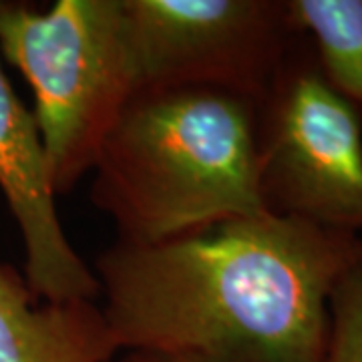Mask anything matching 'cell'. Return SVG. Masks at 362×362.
Segmentation results:
<instances>
[{
	"label": "cell",
	"mask_w": 362,
	"mask_h": 362,
	"mask_svg": "<svg viewBox=\"0 0 362 362\" xmlns=\"http://www.w3.org/2000/svg\"><path fill=\"white\" fill-rule=\"evenodd\" d=\"M256 117V101L226 90L137 93L95 161L93 206L141 246L266 211Z\"/></svg>",
	"instance_id": "cell-2"
},
{
	"label": "cell",
	"mask_w": 362,
	"mask_h": 362,
	"mask_svg": "<svg viewBox=\"0 0 362 362\" xmlns=\"http://www.w3.org/2000/svg\"><path fill=\"white\" fill-rule=\"evenodd\" d=\"M0 59L30 85L52 189L69 194L139 93L123 0H0Z\"/></svg>",
	"instance_id": "cell-3"
},
{
	"label": "cell",
	"mask_w": 362,
	"mask_h": 362,
	"mask_svg": "<svg viewBox=\"0 0 362 362\" xmlns=\"http://www.w3.org/2000/svg\"><path fill=\"white\" fill-rule=\"evenodd\" d=\"M119 352L97 300L40 302L0 264V362H111Z\"/></svg>",
	"instance_id": "cell-7"
},
{
	"label": "cell",
	"mask_w": 362,
	"mask_h": 362,
	"mask_svg": "<svg viewBox=\"0 0 362 362\" xmlns=\"http://www.w3.org/2000/svg\"><path fill=\"white\" fill-rule=\"evenodd\" d=\"M141 90L204 87L259 103L294 35L284 0H123Z\"/></svg>",
	"instance_id": "cell-5"
},
{
	"label": "cell",
	"mask_w": 362,
	"mask_h": 362,
	"mask_svg": "<svg viewBox=\"0 0 362 362\" xmlns=\"http://www.w3.org/2000/svg\"><path fill=\"white\" fill-rule=\"evenodd\" d=\"M328 310L324 362H362V250L334 286Z\"/></svg>",
	"instance_id": "cell-9"
},
{
	"label": "cell",
	"mask_w": 362,
	"mask_h": 362,
	"mask_svg": "<svg viewBox=\"0 0 362 362\" xmlns=\"http://www.w3.org/2000/svg\"><path fill=\"white\" fill-rule=\"evenodd\" d=\"M111 362H199L192 356L183 354H161V352H141V350H129L121 358H113Z\"/></svg>",
	"instance_id": "cell-10"
},
{
	"label": "cell",
	"mask_w": 362,
	"mask_h": 362,
	"mask_svg": "<svg viewBox=\"0 0 362 362\" xmlns=\"http://www.w3.org/2000/svg\"><path fill=\"white\" fill-rule=\"evenodd\" d=\"M362 235L262 211L159 244L117 240L93 272L119 350L199 362H324L330 296Z\"/></svg>",
	"instance_id": "cell-1"
},
{
	"label": "cell",
	"mask_w": 362,
	"mask_h": 362,
	"mask_svg": "<svg viewBox=\"0 0 362 362\" xmlns=\"http://www.w3.org/2000/svg\"><path fill=\"white\" fill-rule=\"evenodd\" d=\"M256 159L268 214L362 235V113L296 37L258 103Z\"/></svg>",
	"instance_id": "cell-4"
},
{
	"label": "cell",
	"mask_w": 362,
	"mask_h": 362,
	"mask_svg": "<svg viewBox=\"0 0 362 362\" xmlns=\"http://www.w3.org/2000/svg\"><path fill=\"white\" fill-rule=\"evenodd\" d=\"M0 192L25 244V278L47 302L97 300L99 282L66 238L33 111L0 59Z\"/></svg>",
	"instance_id": "cell-6"
},
{
	"label": "cell",
	"mask_w": 362,
	"mask_h": 362,
	"mask_svg": "<svg viewBox=\"0 0 362 362\" xmlns=\"http://www.w3.org/2000/svg\"><path fill=\"white\" fill-rule=\"evenodd\" d=\"M290 30L310 42L324 78L362 113V0H284Z\"/></svg>",
	"instance_id": "cell-8"
}]
</instances>
